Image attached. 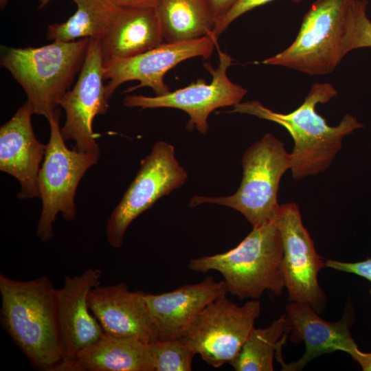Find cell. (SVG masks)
<instances>
[{
  "instance_id": "obj_1",
  "label": "cell",
  "mask_w": 371,
  "mask_h": 371,
  "mask_svg": "<svg viewBox=\"0 0 371 371\" xmlns=\"http://www.w3.org/2000/svg\"><path fill=\"white\" fill-rule=\"evenodd\" d=\"M367 0H315L293 42L262 61L310 76L330 74L350 52L361 48L370 20Z\"/></svg>"
},
{
  "instance_id": "obj_2",
  "label": "cell",
  "mask_w": 371,
  "mask_h": 371,
  "mask_svg": "<svg viewBox=\"0 0 371 371\" xmlns=\"http://www.w3.org/2000/svg\"><path fill=\"white\" fill-rule=\"evenodd\" d=\"M337 95L329 82L313 84L303 102L288 113L273 111L257 100L240 102L229 113H239L273 122L284 127L294 142L291 155L293 177L300 180L327 169L342 146L343 139L364 126L348 113L335 126L328 125L316 111L318 104H325Z\"/></svg>"
},
{
  "instance_id": "obj_3",
  "label": "cell",
  "mask_w": 371,
  "mask_h": 371,
  "mask_svg": "<svg viewBox=\"0 0 371 371\" xmlns=\"http://www.w3.org/2000/svg\"><path fill=\"white\" fill-rule=\"evenodd\" d=\"M56 289L46 275L29 280L0 274L1 324L36 369L62 363Z\"/></svg>"
},
{
  "instance_id": "obj_4",
  "label": "cell",
  "mask_w": 371,
  "mask_h": 371,
  "mask_svg": "<svg viewBox=\"0 0 371 371\" xmlns=\"http://www.w3.org/2000/svg\"><path fill=\"white\" fill-rule=\"evenodd\" d=\"M89 38L40 47L1 46L0 63L21 86L34 114L49 121L83 66Z\"/></svg>"
},
{
  "instance_id": "obj_5",
  "label": "cell",
  "mask_w": 371,
  "mask_h": 371,
  "mask_svg": "<svg viewBox=\"0 0 371 371\" xmlns=\"http://www.w3.org/2000/svg\"><path fill=\"white\" fill-rule=\"evenodd\" d=\"M283 247L274 221L253 227L232 249L190 260V270L216 271L223 277L227 291L239 300H258L265 291L280 296L284 286Z\"/></svg>"
},
{
  "instance_id": "obj_6",
  "label": "cell",
  "mask_w": 371,
  "mask_h": 371,
  "mask_svg": "<svg viewBox=\"0 0 371 371\" xmlns=\"http://www.w3.org/2000/svg\"><path fill=\"white\" fill-rule=\"evenodd\" d=\"M241 162L243 177L234 194L194 195L190 207L204 203L226 206L240 212L253 227L274 221L280 205L278 202L280 181L291 168V153L282 141L267 133L245 150Z\"/></svg>"
},
{
  "instance_id": "obj_7",
  "label": "cell",
  "mask_w": 371,
  "mask_h": 371,
  "mask_svg": "<svg viewBox=\"0 0 371 371\" xmlns=\"http://www.w3.org/2000/svg\"><path fill=\"white\" fill-rule=\"evenodd\" d=\"M60 114L59 109L48 121L50 137L38 179L42 210L36 235L43 242H48L53 237V225L58 213L66 221L75 219L77 187L100 157V153H83L67 148L59 125Z\"/></svg>"
},
{
  "instance_id": "obj_8",
  "label": "cell",
  "mask_w": 371,
  "mask_h": 371,
  "mask_svg": "<svg viewBox=\"0 0 371 371\" xmlns=\"http://www.w3.org/2000/svg\"><path fill=\"white\" fill-rule=\"evenodd\" d=\"M187 179L186 170L176 157L175 146L164 141L157 142L142 159L135 177L107 221L109 245L120 248L131 223L160 198L181 187Z\"/></svg>"
},
{
  "instance_id": "obj_9",
  "label": "cell",
  "mask_w": 371,
  "mask_h": 371,
  "mask_svg": "<svg viewBox=\"0 0 371 371\" xmlns=\"http://www.w3.org/2000/svg\"><path fill=\"white\" fill-rule=\"evenodd\" d=\"M260 309L257 300L240 306L222 295L199 313L182 338L207 364H230L254 328Z\"/></svg>"
},
{
  "instance_id": "obj_10",
  "label": "cell",
  "mask_w": 371,
  "mask_h": 371,
  "mask_svg": "<svg viewBox=\"0 0 371 371\" xmlns=\"http://www.w3.org/2000/svg\"><path fill=\"white\" fill-rule=\"evenodd\" d=\"M218 57V65L216 68L208 63L205 65L212 76L210 83L199 79L196 82L162 95H128L123 99V104L142 109H180L189 116L188 130L196 128L205 135L209 130L208 117L212 111L225 106L234 107L241 102L247 93L246 89L233 82L227 76V70L232 63V58L220 49Z\"/></svg>"
},
{
  "instance_id": "obj_11",
  "label": "cell",
  "mask_w": 371,
  "mask_h": 371,
  "mask_svg": "<svg viewBox=\"0 0 371 371\" xmlns=\"http://www.w3.org/2000/svg\"><path fill=\"white\" fill-rule=\"evenodd\" d=\"M275 221L282 242V267L289 302L308 304L321 313L326 298L317 277L326 264L303 225L297 204H281Z\"/></svg>"
},
{
  "instance_id": "obj_12",
  "label": "cell",
  "mask_w": 371,
  "mask_h": 371,
  "mask_svg": "<svg viewBox=\"0 0 371 371\" xmlns=\"http://www.w3.org/2000/svg\"><path fill=\"white\" fill-rule=\"evenodd\" d=\"M104 67L100 40L90 38L86 58L72 89L62 98L60 106L66 113L60 128L65 141L73 140L74 148L83 153H100L93 131V121L109 109V98L104 84Z\"/></svg>"
},
{
  "instance_id": "obj_13",
  "label": "cell",
  "mask_w": 371,
  "mask_h": 371,
  "mask_svg": "<svg viewBox=\"0 0 371 371\" xmlns=\"http://www.w3.org/2000/svg\"><path fill=\"white\" fill-rule=\"evenodd\" d=\"M218 38L213 34L201 38L167 43L136 56L116 60L104 69V80H109L106 94L111 98L122 83L137 80L139 85L126 90V93L142 87L152 89L155 95L170 91L164 82L166 73L180 63L196 57L209 58L216 47Z\"/></svg>"
},
{
  "instance_id": "obj_14",
  "label": "cell",
  "mask_w": 371,
  "mask_h": 371,
  "mask_svg": "<svg viewBox=\"0 0 371 371\" xmlns=\"http://www.w3.org/2000/svg\"><path fill=\"white\" fill-rule=\"evenodd\" d=\"M102 274L100 269L88 268L80 275L67 276L63 286L56 290L60 365L71 361L104 334L88 304V295L100 284Z\"/></svg>"
},
{
  "instance_id": "obj_15",
  "label": "cell",
  "mask_w": 371,
  "mask_h": 371,
  "mask_svg": "<svg viewBox=\"0 0 371 371\" xmlns=\"http://www.w3.org/2000/svg\"><path fill=\"white\" fill-rule=\"evenodd\" d=\"M290 324V340L304 342L305 351L297 361L289 363L280 362L282 370H301L311 360L335 351L352 353L358 346L351 336L350 328L354 321L352 308L346 309L342 318L335 322L321 318L313 307L306 303L289 302L285 307Z\"/></svg>"
},
{
  "instance_id": "obj_16",
  "label": "cell",
  "mask_w": 371,
  "mask_h": 371,
  "mask_svg": "<svg viewBox=\"0 0 371 371\" xmlns=\"http://www.w3.org/2000/svg\"><path fill=\"white\" fill-rule=\"evenodd\" d=\"M228 293L224 280L209 276L193 284H185L162 293L142 291L156 340L182 337L199 313L218 297Z\"/></svg>"
},
{
  "instance_id": "obj_17",
  "label": "cell",
  "mask_w": 371,
  "mask_h": 371,
  "mask_svg": "<svg viewBox=\"0 0 371 371\" xmlns=\"http://www.w3.org/2000/svg\"><path fill=\"white\" fill-rule=\"evenodd\" d=\"M33 114L26 102L0 128V170L19 181L18 197L21 200L40 196L38 179L46 145L34 135Z\"/></svg>"
},
{
  "instance_id": "obj_18",
  "label": "cell",
  "mask_w": 371,
  "mask_h": 371,
  "mask_svg": "<svg viewBox=\"0 0 371 371\" xmlns=\"http://www.w3.org/2000/svg\"><path fill=\"white\" fill-rule=\"evenodd\" d=\"M88 304L104 334L147 342L156 341L142 291H131L124 282L99 284L90 291Z\"/></svg>"
},
{
  "instance_id": "obj_19",
  "label": "cell",
  "mask_w": 371,
  "mask_h": 371,
  "mask_svg": "<svg viewBox=\"0 0 371 371\" xmlns=\"http://www.w3.org/2000/svg\"><path fill=\"white\" fill-rule=\"evenodd\" d=\"M156 8L117 7L100 40L104 69L164 43Z\"/></svg>"
},
{
  "instance_id": "obj_20",
  "label": "cell",
  "mask_w": 371,
  "mask_h": 371,
  "mask_svg": "<svg viewBox=\"0 0 371 371\" xmlns=\"http://www.w3.org/2000/svg\"><path fill=\"white\" fill-rule=\"evenodd\" d=\"M55 371H154L150 342L104 334Z\"/></svg>"
},
{
  "instance_id": "obj_21",
  "label": "cell",
  "mask_w": 371,
  "mask_h": 371,
  "mask_svg": "<svg viewBox=\"0 0 371 371\" xmlns=\"http://www.w3.org/2000/svg\"><path fill=\"white\" fill-rule=\"evenodd\" d=\"M156 10L165 42L190 41L213 34L216 18L209 0H161Z\"/></svg>"
},
{
  "instance_id": "obj_22",
  "label": "cell",
  "mask_w": 371,
  "mask_h": 371,
  "mask_svg": "<svg viewBox=\"0 0 371 371\" xmlns=\"http://www.w3.org/2000/svg\"><path fill=\"white\" fill-rule=\"evenodd\" d=\"M76 11L66 21L48 26L46 37L70 42L84 38L101 40L117 6L110 0H73Z\"/></svg>"
},
{
  "instance_id": "obj_23",
  "label": "cell",
  "mask_w": 371,
  "mask_h": 371,
  "mask_svg": "<svg viewBox=\"0 0 371 371\" xmlns=\"http://www.w3.org/2000/svg\"><path fill=\"white\" fill-rule=\"evenodd\" d=\"M290 324L282 315L265 328H254L230 365L236 371H272L275 355L280 352Z\"/></svg>"
},
{
  "instance_id": "obj_24",
  "label": "cell",
  "mask_w": 371,
  "mask_h": 371,
  "mask_svg": "<svg viewBox=\"0 0 371 371\" xmlns=\"http://www.w3.org/2000/svg\"><path fill=\"white\" fill-rule=\"evenodd\" d=\"M154 371H190L195 352L181 338L150 342Z\"/></svg>"
},
{
  "instance_id": "obj_25",
  "label": "cell",
  "mask_w": 371,
  "mask_h": 371,
  "mask_svg": "<svg viewBox=\"0 0 371 371\" xmlns=\"http://www.w3.org/2000/svg\"><path fill=\"white\" fill-rule=\"evenodd\" d=\"M273 0H236L230 9L216 21L213 34L216 37L221 34L232 22L244 14L264 5ZM293 3H300L304 0H291Z\"/></svg>"
},
{
  "instance_id": "obj_26",
  "label": "cell",
  "mask_w": 371,
  "mask_h": 371,
  "mask_svg": "<svg viewBox=\"0 0 371 371\" xmlns=\"http://www.w3.org/2000/svg\"><path fill=\"white\" fill-rule=\"evenodd\" d=\"M326 266L333 269L355 274L371 282V258L357 262H344L328 259Z\"/></svg>"
},
{
  "instance_id": "obj_27",
  "label": "cell",
  "mask_w": 371,
  "mask_h": 371,
  "mask_svg": "<svg viewBox=\"0 0 371 371\" xmlns=\"http://www.w3.org/2000/svg\"><path fill=\"white\" fill-rule=\"evenodd\" d=\"M120 8H156L161 0H110Z\"/></svg>"
},
{
  "instance_id": "obj_28",
  "label": "cell",
  "mask_w": 371,
  "mask_h": 371,
  "mask_svg": "<svg viewBox=\"0 0 371 371\" xmlns=\"http://www.w3.org/2000/svg\"><path fill=\"white\" fill-rule=\"evenodd\" d=\"M216 20L223 16L236 0H209Z\"/></svg>"
},
{
  "instance_id": "obj_29",
  "label": "cell",
  "mask_w": 371,
  "mask_h": 371,
  "mask_svg": "<svg viewBox=\"0 0 371 371\" xmlns=\"http://www.w3.org/2000/svg\"><path fill=\"white\" fill-rule=\"evenodd\" d=\"M364 371H371V352H364L359 348L350 355Z\"/></svg>"
},
{
  "instance_id": "obj_30",
  "label": "cell",
  "mask_w": 371,
  "mask_h": 371,
  "mask_svg": "<svg viewBox=\"0 0 371 371\" xmlns=\"http://www.w3.org/2000/svg\"><path fill=\"white\" fill-rule=\"evenodd\" d=\"M371 47V21L368 23L361 43V48Z\"/></svg>"
},
{
  "instance_id": "obj_31",
  "label": "cell",
  "mask_w": 371,
  "mask_h": 371,
  "mask_svg": "<svg viewBox=\"0 0 371 371\" xmlns=\"http://www.w3.org/2000/svg\"><path fill=\"white\" fill-rule=\"evenodd\" d=\"M51 0H39L38 8H43L46 6Z\"/></svg>"
},
{
  "instance_id": "obj_32",
  "label": "cell",
  "mask_w": 371,
  "mask_h": 371,
  "mask_svg": "<svg viewBox=\"0 0 371 371\" xmlns=\"http://www.w3.org/2000/svg\"><path fill=\"white\" fill-rule=\"evenodd\" d=\"M8 0H0L1 8H3L7 4Z\"/></svg>"
},
{
  "instance_id": "obj_33",
  "label": "cell",
  "mask_w": 371,
  "mask_h": 371,
  "mask_svg": "<svg viewBox=\"0 0 371 371\" xmlns=\"http://www.w3.org/2000/svg\"><path fill=\"white\" fill-rule=\"evenodd\" d=\"M370 295H371V288H370Z\"/></svg>"
}]
</instances>
